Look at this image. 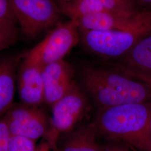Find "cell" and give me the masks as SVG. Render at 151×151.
I'll list each match as a JSON object with an SVG mask.
<instances>
[{
  "mask_svg": "<svg viewBox=\"0 0 151 151\" xmlns=\"http://www.w3.org/2000/svg\"><path fill=\"white\" fill-rule=\"evenodd\" d=\"M151 106L132 103L100 109L92 122L97 136L122 142L137 151H151Z\"/></svg>",
  "mask_w": 151,
  "mask_h": 151,
  "instance_id": "1",
  "label": "cell"
},
{
  "mask_svg": "<svg viewBox=\"0 0 151 151\" xmlns=\"http://www.w3.org/2000/svg\"><path fill=\"white\" fill-rule=\"evenodd\" d=\"M82 84L100 109L151 101V89L140 81L112 68L86 65Z\"/></svg>",
  "mask_w": 151,
  "mask_h": 151,
  "instance_id": "2",
  "label": "cell"
},
{
  "mask_svg": "<svg viewBox=\"0 0 151 151\" xmlns=\"http://www.w3.org/2000/svg\"><path fill=\"white\" fill-rule=\"evenodd\" d=\"M90 52L106 58H122L143 38L151 34V22L129 30H80Z\"/></svg>",
  "mask_w": 151,
  "mask_h": 151,
  "instance_id": "3",
  "label": "cell"
},
{
  "mask_svg": "<svg viewBox=\"0 0 151 151\" xmlns=\"http://www.w3.org/2000/svg\"><path fill=\"white\" fill-rule=\"evenodd\" d=\"M80 40L77 21L69 20L58 24L39 43L23 55V62L43 68L63 60Z\"/></svg>",
  "mask_w": 151,
  "mask_h": 151,
  "instance_id": "4",
  "label": "cell"
},
{
  "mask_svg": "<svg viewBox=\"0 0 151 151\" xmlns=\"http://www.w3.org/2000/svg\"><path fill=\"white\" fill-rule=\"evenodd\" d=\"M52 106L51 127L47 135L48 142L54 148L59 136L74 129L91 108L86 96L75 82L65 96Z\"/></svg>",
  "mask_w": 151,
  "mask_h": 151,
  "instance_id": "5",
  "label": "cell"
},
{
  "mask_svg": "<svg viewBox=\"0 0 151 151\" xmlns=\"http://www.w3.org/2000/svg\"><path fill=\"white\" fill-rule=\"evenodd\" d=\"M22 35L34 39L57 25L62 14L53 0H11Z\"/></svg>",
  "mask_w": 151,
  "mask_h": 151,
  "instance_id": "6",
  "label": "cell"
},
{
  "mask_svg": "<svg viewBox=\"0 0 151 151\" xmlns=\"http://www.w3.org/2000/svg\"><path fill=\"white\" fill-rule=\"evenodd\" d=\"M2 119L11 135H20L36 140L48 132L46 114L38 106L22 103L13 105Z\"/></svg>",
  "mask_w": 151,
  "mask_h": 151,
  "instance_id": "7",
  "label": "cell"
},
{
  "mask_svg": "<svg viewBox=\"0 0 151 151\" xmlns=\"http://www.w3.org/2000/svg\"><path fill=\"white\" fill-rule=\"evenodd\" d=\"M77 22L79 30H129L151 22V8H143L129 17L103 11L85 16Z\"/></svg>",
  "mask_w": 151,
  "mask_h": 151,
  "instance_id": "8",
  "label": "cell"
},
{
  "mask_svg": "<svg viewBox=\"0 0 151 151\" xmlns=\"http://www.w3.org/2000/svg\"><path fill=\"white\" fill-rule=\"evenodd\" d=\"M74 70L63 60L52 63L42 68L44 101L52 106L70 90L75 83Z\"/></svg>",
  "mask_w": 151,
  "mask_h": 151,
  "instance_id": "9",
  "label": "cell"
},
{
  "mask_svg": "<svg viewBox=\"0 0 151 151\" xmlns=\"http://www.w3.org/2000/svg\"><path fill=\"white\" fill-rule=\"evenodd\" d=\"M19 93L22 103L38 106L44 101L42 68L22 62L19 76Z\"/></svg>",
  "mask_w": 151,
  "mask_h": 151,
  "instance_id": "10",
  "label": "cell"
},
{
  "mask_svg": "<svg viewBox=\"0 0 151 151\" xmlns=\"http://www.w3.org/2000/svg\"><path fill=\"white\" fill-rule=\"evenodd\" d=\"M21 58V55H16L0 60V116L13 105L16 67Z\"/></svg>",
  "mask_w": 151,
  "mask_h": 151,
  "instance_id": "11",
  "label": "cell"
},
{
  "mask_svg": "<svg viewBox=\"0 0 151 151\" xmlns=\"http://www.w3.org/2000/svg\"><path fill=\"white\" fill-rule=\"evenodd\" d=\"M59 151H103L96 140L92 123L82 125L66 133Z\"/></svg>",
  "mask_w": 151,
  "mask_h": 151,
  "instance_id": "12",
  "label": "cell"
},
{
  "mask_svg": "<svg viewBox=\"0 0 151 151\" xmlns=\"http://www.w3.org/2000/svg\"><path fill=\"white\" fill-rule=\"evenodd\" d=\"M121 65L151 73V34L121 58Z\"/></svg>",
  "mask_w": 151,
  "mask_h": 151,
  "instance_id": "13",
  "label": "cell"
},
{
  "mask_svg": "<svg viewBox=\"0 0 151 151\" xmlns=\"http://www.w3.org/2000/svg\"><path fill=\"white\" fill-rule=\"evenodd\" d=\"M57 5L62 15L75 21L93 14L107 11L99 0H68Z\"/></svg>",
  "mask_w": 151,
  "mask_h": 151,
  "instance_id": "14",
  "label": "cell"
},
{
  "mask_svg": "<svg viewBox=\"0 0 151 151\" xmlns=\"http://www.w3.org/2000/svg\"><path fill=\"white\" fill-rule=\"evenodd\" d=\"M19 35L16 24H0V52L15 43Z\"/></svg>",
  "mask_w": 151,
  "mask_h": 151,
  "instance_id": "15",
  "label": "cell"
},
{
  "mask_svg": "<svg viewBox=\"0 0 151 151\" xmlns=\"http://www.w3.org/2000/svg\"><path fill=\"white\" fill-rule=\"evenodd\" d=\"M35 140L20 135H11L8 143V151H35Z\"/></svg>",
  "mask_w": 151,
  "mask_h": 151,
  "instance_id": "16",
  "label": "cell"
},
{
  "mask_svg": "<svg viewBox=\"0 0 151 151\" xmlns=\"http://www.w3.org/2000/svg\"><path fill=\"white\" fill-rule=\"evenodd\" d=\"M114 66L125 75L137 81H140L151 89V73L129 67L120 63L115 64Z\"/></svg>",
  "mask_w": 151,
  "mask_h": 151,
  "instance_id": "17",
  "label": "cell"
},
{
  "mask_svg": "<svg viewBox=\"0 0 151 151\" xmlns=\"http://www.w3.org/2000/svg\"><path fill=\"white\" fill-rule=\"evenodd\" d=\"M17 24L11 0H0V24Z\"/></svg>",
  "mask_w": 151,
  "mask_h": 151,
  "instance_id": "18",
  "label": "cell"
},
{
  "mask_svg": "<svg viewBox=\"0 0 151 151\" xmlns=\"http://www.w3.org/2000/svg\"><path fill=\"white\" fill-rule=\"evenodd\" d=\"M10 136L7 125L3 119H0V151H8V143Z\"/></svg>",
  "mask_w": 151,
  "mask_h": 151,
  "instance_id": "19",
  "label": "cell"
},
{
  "mask_svg": "<svg viewBox=\"0 0 151 151\" xmlns=\"http://www.w3.org/2000/svg\"><path fill=\"white\" fill-rule=\"evenodd\" d=\"M103 151H130L124 146H120L117 144H108L102 146Z\"/></svg>",
  "mask_w": 151,
  "mask_h": 151,
  "instance_id": "20",
  "label": "cell"
},
{
  "mask_svg": "<svg viewBox=\"0 0 151 151\" xmlns=\"http://www.w3.org/2000/svg\"><path fill=\"white\" fill-rule=\"evenodd\" d=\"M140 8H151V0H134Z\"/></svg>",
  "mask_w": 151,
  "mask_h": 151,
  "instance_id": "21",
  "label": "cell"
},
{
  "mask_svg": "<svg viewBox=\"0 0 151 151\" xmlns=\"http://www.w3.org/2000/svg\"><path fill=\"white\" fill-rule=\"evenodd\" d=\"M52 148L48 142H44L38 146L35 151H52Z\"/></svg>",
  "mask_w": 151,
  "mask_h": 151,
  "instance_id": "22",
  "label": "cell"
},
{
  "mask_svg": "<svg viewBox=\"0 0 151 151\" xmlns=\"http://www.w3.org/2000/svg\"><path fill=\"white\" fill-rule=\"evenodd\" d=\"M53 1L57 4V5H58V4H60V3L64 2H65V1H67L68 0H53Z\"/></svg>",
  "mask_w": 151,
  "mask_h": 151,
  "instance_id": "23",
  "label": "cell"
},
{
  "mask_svg": "<svg viewBox=\"0 0 151 151\" xmlns=\"http://www.w3.org/2000/svg\"><path fill=\"white\" fill-rule=\"evenodd\" d=\"M150 106H151V101L150 102ZM150 132H151V118H150Z\"/></svg>",
  "mask_w": 151,
  "mask_h": 151,
  "instance_id": "24",
  "label": "cell"
},
{
  "mask_svg": "<svg viewBox=\"0 0 151 151\" xmlns=\"http://www.w3.org/2000/svg\"></svg>",
  "mask_w": 151,
  "mask_h": 151,
  "instance_id": "25",
  "label": "cell"
}]
</instances>
